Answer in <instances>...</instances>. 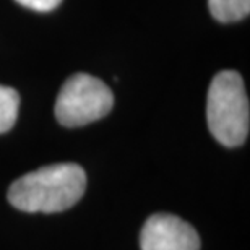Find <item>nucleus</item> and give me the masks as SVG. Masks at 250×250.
Here are the masks:
<instances>
[{"instance_id": "nucleus-3", "label": "nucleus", "mask_w": 250, "mask_h": 250, "mask_svg": "<svg viewBox=\"0 0 250 250\" xmlns=\"http://www.w3.org/2000/svg\"><path fill=\"white\" fill-rule=\"evenodd\" d=\"M114 94L106 83L88 73H75L63 83L56 101V117L63 127H82L106 117Z\"/></svg>"}, {"instance_id": "nucleus-2", "label": "nucleus", "mask_w": 250, "mask_h": 250, "mask_svg": "<svg viewBox=\"0 0 250 250\" xmlns=\"http://www.w3.org/2000/svg\"><path fill=\"white\" fill-rule=\"evenodd\" d=\"M207 121L209 132L223 146L236 148L247 140L249 98L237 72L223 70L214 75L207 98Z\"/></svg>"}, {"instance_id": "nucleus-6", "label": "nucleus", "mask_w": 250, "mask_h": 250, "mask_svg": "<svg viewBox=\"0 0 250 250\" xmlns=\"http://www.w3.org/2000/svg\"><path fill=\"white\" fill-rule=\"evenodd\" d=\"M20 94L13 88L0 84V133L8 132L17 122Z\"/></svg>"}, {"instance_id": "nucleus-1", "label": "nucleus", "mask_w": 250, "mask_h": 250, "mask_svg": "<svg viewBox=\"0 0 250 250\" xmlns=\"http://www.w3.org/2000/svg\"><path fill=\"white\" fill-rule=\"evenodd\" d=\"M86 190V174L75 163L44 166L24 174L8 188V202L26 213H61Z\"/></svg>"}, {"instance_id": "nucleus-4", "label": "nucleus", "mask_w": 250, "mask_h": 250, "mask_svg": "<svg viewBox=\"0 0 250 250\" xmlns=\"http://www.w3.org/2000/svg\"><path fill=\"white\" fill-rule=\"evenodd\" d=\"M142 250H200L197 231L174 214L156 213L146 219L140 232Z\"/></svg>"}, {"instance_id": "nucleus-7", "label": "nucleus", "mask_w": 250, "mask_h": 250, "mask_svg": "<svg viewBox=\"0 0 250 250\" xmlns=\"http://www.w3.org/2000/svg\"><path fill=\"white\" fill-rule=\"evenodd\" d=\"M15 2L34 12H51L61 5L62 0H15Z\"/></svg>"}, {"instance_id": "nucleus-5", "label": "nucleus", "mask_w": 250, "mask_h": 250, "mask_svg": "<svg viewBox=\"0 0 250 250\" xmlns=\"http://www.w3.org/2000/svg\"><path fill=\"white\" fill-rule=\"evenodd\" d=\"M208 7L214 20L234 23L249 17L250 0H208Z\"/></svg>"}]
</instances>
